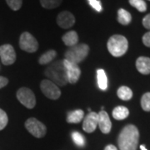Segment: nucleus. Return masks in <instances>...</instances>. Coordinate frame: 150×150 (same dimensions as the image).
<instances>
[{"instance_id":"nucleus-15","label":"nucleus","mask_w":150,"mask_h":150,"mask_svg":"<svg viewBox=\"0 0 150 150\" xmlns=\"http://www.w3.org/2000/svg\"><path fill=\"white\" fill-rule=\"evenodd\" d=\"M62 40L64 44L68 47H73L79 43V35L75 31H69L66 33L62 37Z\"/></svg>"},{"instance_id":"nucleus-25","label":"nucleus","mask_w":150,"mask_h":150,"mask_svg":"<svg viewBox=\"0 0 150 150\" xmlns=\"http://www.w3.org/2000/svg\"><path fill=\"white\" fill-rule=\"evenodd\" d=\"M72 138L74 142V144L79 147H83L85 144V140L83 136L81 134H79V132H74L72 134Z\"/></svg>"},{"instance_id":"nucleus-19","label":"nucleus","mask_w":150,"mask_h":150,"mask_svg":"<svg viewBox=\"0 0 150 150\" xmlns=\"http://www.w3.org/2000/svg\"><path fill=\"white\" fill-rule=\"evenodd\" d=\"M118 21L120 24L122 25H129V23L132 21V16L130 14V13L127 10L120 8L118 11Z\"/></svg>"},{"instance_id":"nucleus-5","label":"nucleus","mask_w":150,"mask_h":150,"mask_svg":"<svg viewBox=\"0 0 150 150\" xmlns=\"http://www.w3.org/2000/svg\"><path fill=\"white\" fill-rule=\"evenodd\" d=\"M17 98L23 106L32 109L36 105V98L33 92L26 87L20 88L17 92Z\"/></svg>"},{"instance_id":"nucleus-18","label":"nucleus","mask_w":150,"mask_h":150,"mask_svg":"<svg viewBox=\"0 0 150 150\" xmlns=\"http://www.w3.org/2000/svg\"><path fill=\"white\" fill-rule=\"evenodd\" d=\"M97 80L98 85L101 90H106L108 88V79L105 71L102 69L97 70Z\"/></svg>"},{"instance_id":"nucleus-29","label":"nucleus","mask_w":150,"mask_h":150,"mask_svg":"<svg viewBox=\"0 0 150 150\" xmlns=\"http://www.w3.org/2000/svg\"><path fill=\"white\" fill-rule=\"evenodd\" d=\"M143 43L146 47L150 48V31L146 33L143 36Z\"/></svg>"},{"instance_id":"nucleus-24","label":"nucleus","mask_w":150,"mask_h":150,"mask_svg":"<svg viewBox=\"0 0 150 150\" xmlns=\"http://www.w3.org/2000/svg\"><path fill=\"white\" fill-rule=\"evenodd\" d=\"M141 107L146 112L150 111V93H146L142 96Z\"/></svg>"},{"instance_id":"nucleus-4","label":"nucleus","mask_w":150,"mask_h":150,"mask_svg":"<svg viewBox=\"0 0 150 150\" xmlns=\"http://www.w3.org/2000/svg\"><path fill=\"white\" fill-rule=\"evenodd\" d=\"M89 53V47L86 43H78L65 52V59L74 64H79L83 61Z\"/></svg>"},{"instance_id":"nucleus-28","label":"nucleus","mask_w":150,"mask_h":150,"mask_svg":"<svg viewBox=\"0 0 150 150\" xmlns=\"http://www.w3.org/2000/svg\"><path fill=\"white\" fill-rule=\"evenodd\" d=\"M88 2L89 5L91 6L92 8L94 10H96L97 12L100 13V12L103 11L102 4H101V3H100L99 0H88Z\"/></svg>"},{"instance_id":"nucleus-12","label":"nucleus","mask_w":150,"mask_h":150,"mask_svg":"<svg viewBox=\"0 0 150 150\" xmlns=\"http://www.w3.org/2000/svg\"><path fill=\"white\" fill-rule=\"evenodd\" d=\"M98 114L97 112H90L84 118L83 123V129L86 133H93L98 127Z\"/></svg>"},{"instance_id":"nucleus-20","label":"nucleus","mask_w":150,"mask_h":150,"mask_svg":"<svg viewBox=\"0 0 150 150\" xmlns=\"http://www.w3.org/2000/svg\"><path fill=\"white\" fill-rule=\"evenodd\" d=\"M56 55H57V52L54 49H50L40 56V58L38 59V63L41 65L48 64L55 59Z\"/></svg>"},{"instance_id":"nucleus-10","label":"nucleus","mask_w":150,"mask_h":150,"mask_svg":"<svg viewBox=\"0 0 150 150\" xmlns=\"http://www.w3.org/2000/svg\"><path fill=\"white\" fill-rule=\"evenodd\" d=\"M64 64L66 68L68 82L69 83L74 84L79 81L81 75V70L79 65L74 64V63H71L66 59H64Z\"/></svg>"},{"instance_id":"nucleus-17","label":"nucleus","mask_w":150,"mask_h":150,"mask_svg":"<svg viewBox=\"0 0 150 150\" xmlns=\"http://www.w3.org/2000/svg\"><path fill=\"white\" fill-rule=\"evenodd\" d=\"M112 118L116 120H123L128 118L129 115V110L124 106H118L112 110Z\"/></svg>"},{"instance_id":"nucleus-34","label":"nucleus","mask_w":150,"mask_h":150,"mask_svg":"<svg viewBox=\"0 0 150 150\" xmlns=\"http://www.w3.org/2000/svg\"><path fill=\"white\" fill-rule=\"evenodd\" d=\"M149 1H150V0H149Z\"/></svg>"},{"instance_id":"nucleus-8","label":"nucleus","mask_w":150,"mask_h":150,"mask_svg":"<svg viewBox=\"0 0 150 150\" xmlns=\"http://www.w3.org/2000/svg\"><path fill=\"white\" fill-rule=\"evenodd\" d=\"M40 88L43 94L49 99L56 100L61 96V91L59 89V86L56 85L52 81L48 79L42 80L40 83Z\"/></svg>"},{"instance_id":"nucleus-31","label":"nucleus","mask_w":150,"mask_h":150,"mask_svg":"<svg viewBox=\"0 0 150 150\" xmlns=\"http://www.w3.org/2000/svg\"><path fill=\"white\" fill-rule=\"evenodd\" d=\"M8 83V79L7 78H5V77L0 76V88L5 87Z\"/></svg>"},{"instance_id":"nucleus-3","label":"nucleus","mask_w":150,"mask_h":150,"mask_svg":"<svg viewBox=\"0 0 150 150\" xmlns=\"http://www.w3.org/2000/svg\"><path fill=\"white\" fill-rule=\"evenodd\" d=\"M107 48L108 52L113 57H121L126 54L129 48L127 38L120 34H114L108 40Z\"/></svg>"},{"instance_id":"nucleus-7","label":"nucleus","mask_w":150,"mask_h":150,"mask_svg":"<svg viewBox=\"0 0 150 150\" xmlns=\"http://www.w3.org/2000/svg\"><path fill=\"white\" fill-rule=\"evenodd\" d=\"M19 47L25 52L34 53L38 48V43L30 33L24 32L19 38Z\"/></svg>"},{"instance_id":"nucleus-13","label":"nucleus","mask_w":150,"mask_h":150,"mask_svg":"<svg viewBox=\"0 0 150 150\" xmlns=\"http://www.w3.org/2000/svg\"><path fill=\"white\" fill-rule=\"evenodd\" d=\"M98 126L103 134H107L110 133L112 129V123L110 121L109 116L104 110H101L98 113Z\"/></svg>"},{"instance_id":"nucleus-16","label":"nucleus","mask_w":150,"mask_h":150,"mask_svg":"<svg viewBox=\"0 0 150 150\" xmlns=\"http://www.w3.org/2000/svg\"><path fill=\"white\" fill-rule=\"evenodd\" d=\"M84 112L82 109H76L68 113L67 122L69 123H79L83 118Z\"/></svg>"},{"instance_id":"nucleus-30","label":"nucleus","mask_w":150,"mask_h":150,"mask_svg":"<svg viewBox=\"0 0 150 150\" xmlns=\"http://www.w3.org/2000/svg\"><path fill=\"white\" fill-rule=\"evenodd\" d=\"M143 25L145 28L147 29H149L150 30V13L149 14H147L146 16L143 18Z\"/></svg>"},{"instance_id":"nucleus-22","label":"nucleus","mask_w":150,"mask_h":150,"mask_svg":"<svg viewBox=\"0 0 150 150\" xmlns=\"http://www.w3.org/2000/svg\"><path fill=\"white\" fill-rule=\"evenodd\" d=\"M62 2L63 0H40V4L46 9H54L58 8Z\"/></svg>"},{"instance_id":"nucleus-21","label":"nucleus","mask_w":150,"mask_h":150,"mask_svg":"<svg viewBox=\"0 0 150 150\" xmlns=\"http://www.w3.org/2000/svg\"><path fill=\"white\" fill-rule=\"evenodd\" d=\"M118 97L123 101L130 100L133 97V92L127 86H121L117 91Z\"/></svg>"},{"instance_id":"nucleus-32","label":"nucleus","mask_w":150,"mask_h":150,"mask_svg":"<svg viewBox=\"0 0 150 150\" xmlns=\"http://www.w3.org/2000/svg\"><path fill=\"white\" fill-rule=\"evenodd\" d=\"M104 150H118V149H117V148H116V147H115L114 145L109 144V145H108V146H106V147H105Z\"/></svg>"},{"instance_id":"nucleus-2","label":"nucleus","mask_w":150,"mask_h":150,"mask_svg":"<svg viewBox=\"0 0 150 150\" xmlns=\"http://www.w3.org/2000/svg\"><path fill=\"white\" fill-rule=\"evenodd\" d=\"M44 74L48 80L52 81L56 85L64 86L69 83L64 60H57L48 65Z\"/></svg>"},{"instance_id":"nucleus-23","label":"nucleus","mask_w":150,"mask_h":150,"mask_svg":"<svg viewBox=\"0 0 150 150\" xmlns=\"http://www.w3.org/2000/svg\"><path fill=\"white\" fill-rule=\"evenodd\" d=\"M129 4L139 12H145L147 10V4L144 0H129Z\"/></svg>"},{"instance_id":"nucleus-14","label":"nucleus","mask_w":150,"mask_h":150,"mask_svg":"<svg viewBox=\"0 0 150 150\" xmlns=\"http://www.w3.org/2000/svg\"><path fill=\"white\" fill-rule=\"evenodd\" d=\"M136 68L138 71L142 74H150V59L148 57H139L136 60Z\"/></svg>"},{"instance_id":"nucleus-27","label":"nucleus","mask_w":150,"mask_h":150,"mask_svg":"<svg viewBox=\"0 0 150 150\" xmlns=\"http://www.w3.org/2000/svg\"><path fill=\"white\" fill-rule=\"evenodd\" d=\"M8 122V115L3 109L0 108V130L5 128Z\"/></svg>"},{"instance_id":"nucleus-11","label":"nucleus","mask_w":150,"mask_h":150,"mask_svg":"<svg viewBox=\"0 0 150 150\" xmlns=\"http://www.w3.org/2000/svg\"><path fill=\"white\" fill-rule=\"evenodd\" d=\"M57 23L62 28H69L75 23V17L69 11H63L57 17Z\"/></svg>"},{"instance_id":"nucleus-26","label":"nucleus","mask_w":150,"mask_h":150,"mask_svg":"<svg viewBox=\"0 0 150 150\" xmlns=\"http://www.w3.org/2000/svg\"><path fill=\"white\" fill-rule=\"evenodd\" d=\"M6 3L12 10L17 11L22 7L23 0H6Z\"/></svg>"},{"instance_id":"nucleus-9","label":"nucleus","mask_w":150,"mask_h":150,"mask_svg":"<svg viewBox=\"0 0 150 150\" xmlns=\"http://www.w3.org/2000/svg\"><path fill=\"white\" fill-rule=\"evenodd\" d=\"M0 59L4 65L13 64L16 60V53L13 47L10 44L0 46Z\"/></svg>"},{"instance_id":"nucleus-6","label":"nucleus","mask_w":150,"mask_h":150,"mask_svg":"<svg viewBox=\"0 0 150 150\" xmlns=\"http://www.w3.org/2000/svg\"><path fill=\"white\" fill-rule=\"evenodd\" d=\"M25 128L33 136L38 139L43 138L47 133L46 126L35 118H30L27 119L25 122Z\"/></svg>"},{"instance_id":"nucleus-33","label":"nucleus","mask_w":150,"mask_h":150,"mask_svg":"<svg viewBox=\"0 0 150 150\" xmlns=\"http://www.w3.org/2000/svg\"><path fill=\"white\" fill-rule=\"evenodd\" d=\"M140 149L141 150H148L147 149H146V148H145L144 145H141V146H140Z\"/></svg>"},{"instance_id":"nucleus-1","label":"nucleus","mask_w":150,"mask_h":150,"mask_svg":"<svg viewBox=\"0 0 150 150\" xmlns=\"http://www.w3.org/2000/svg\"><path fill=\"white\" fill-rule=\"evenodd\" d=\"M139 140V132L138 128L133 125H126L118 138V148L120 150H137Z\"/></svg>"}]
</instances>
